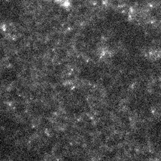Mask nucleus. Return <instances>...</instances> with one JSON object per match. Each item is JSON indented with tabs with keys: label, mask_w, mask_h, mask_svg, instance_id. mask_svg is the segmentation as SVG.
Masks as SVG:
<instances>
[{
	"label": "nucleus",
	"mask_w": 161,
	"mask_h": 161,
	"mask_svg": "<svg viewBox=\"0 0 161 161\" xmlns=\"http://www.w3.org/2000/svg\"><path fill=\"white\" fill-rule=\"evenodd\" d=\"M53 1H55V2L59 4V5L63 6L65 8L70 5V0H53Z\"/></svg>",
	"instance_id": "f257e3e1"
}]
</instances>
